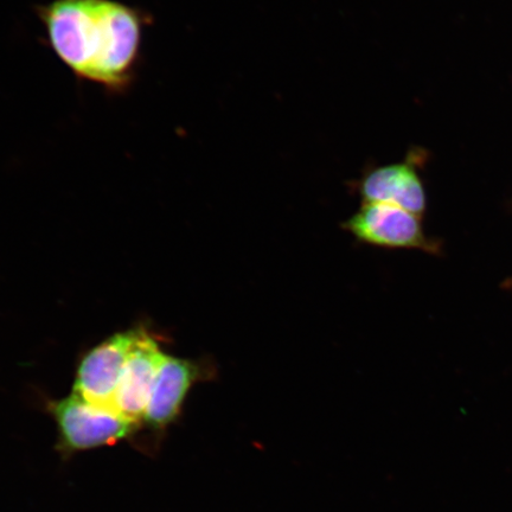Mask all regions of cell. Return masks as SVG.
<instances>
[{"label": "cell", "mask_w": 512, "mask_h": 512, "mask_svg": "<svg viewBox=\"0 0 512 512\" xmlns=\"http://www.w3.org/2000/svg\"><path fill=\"white\" fill-rule=\"evenodd\" d=\"M345 232L364 245L386 249H415L428 254L440 253V243L428 238L421 217L383 203H363L342 223Z\"/></svg>", "instance_id": "3957f363"}, {"label": "cell", "mask_w": 512, "mask_h": 512, "mask_svg": "<svg viewBox=\"0 0 512 512\" xmlns=\"http://www.w3.org/2000/svg\"><path fill=\"white\" fill-rule=\"evenodd\" d=\"M415 160L379 166L358 181L356 190L363 203H383L418 216L425 214L427 196Z\"/></svg>", "instance_id": "52a82bcc"}, {"label": "cell", "mask_w": 512, "mask_h": 512, "mask_svg": "<svg viewBox=\"0 0 512 512\" xmlns=\"http://www.w3.org/2000/svg\"><path fill=\"white\" fill-rule=\"evenodd\" d=\"M59 432V448L64 454L111 446L132 437L140 425L111 409L101 408L72 393L49 403Z\"/></svg>", "instance_id": "7a4b0ae2"}, {"label": "cell", "mask_w": 512, "mask_h": 512, "mask_svg": "<svg viewBox=\"0 0 512 512\" xmlns=\"http://www.w3.org/2000/svg\"><path fill=\"white\" fill-rule=\"evenodd\" d=\"M166 354L144 331L128 356L114 398V411L142 425L160 367Z\"/></svg>", "instance_id": "8992f818"}, {"label": "cell", "mask_w": 512, "mask_h": 512, "mask_svg": "<svg viewBox=\"0 0 512 512\" xmlns=\"http://www.w3.org/2000/svg\"><path fill=\"white\" fill-rule=\"evenodd\" d=\"M144 331L143 328H136L119 332L89 350L76 371L72 393L92 405L114 411V398L121 374Z\"/></svg>", "instance_id": "277c9868"}, {"label": "cell", "mask_w": 512, "mask_h": 512, "mask_svg": "<svg viewBox=\"0 0 512 512\" xmlns=\"http://www.w3.org/2000/svg\"><path fill=\"white\" fill-rule=\"evenodd\" d=\"M215 376L216 368L209 361L184 360L166 355L153 386L143 424L152 431H164L181 415L191 388Z\"/></svg>", "instance_id": "5b68a950"}, {"label": "cell", "mask_w": 512, "mask_h": 512, "mask_svg": "<svg viewBox=\"0 0 512 512\" xmlns=\"http://www.w3.org/2000/svg\"><path fill=\"white\" fill-rule=\"evenodd\" d=\"M36 12L49 47L76 79L108 94L130 91L151 25L147 12L119 0H51Z\"/></svg>", "instance_id": "6da1fadb"}, {"label": "cell", "mask_w": 512, "mask_h": 512, "mask_svg": "<svg viewBox=\"0 0 512 512\" xmlns=\"http://www.w3.org/2000/svg\"><path fill=\"white\" fill-rule=\"evenodd\" d=\"M504 287L511 288V290H512V278H510L509 280L505 281Z\"/></svg>", "instance_id": "ba28073f"}]
</instances>
